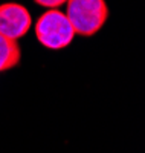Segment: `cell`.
Returning a JSON list of instances; mask_svg holds the SVG:
<instances>
[{
  "instance_id": "cell-5",
  "label": "cell",
  "mask_w": 145,
  "mask_h": 153,
  "mask_svg": "<svg viewBox=\"0 0 145 153\" xmlns=\"http://www.w3.org/2000/svg\"><path fill=\"white\" fill-rule=\"evenodd\" d=\"M34 2L43 8H47V9H57V8L63 6L67 0H34Z\"/></svg>"
},
{
  "instance_id": "cell-4",
  "label": "cell",
  "mask_w": 145,
  "mask_h": 153,
  "mask_svg": "<svg viewBox=\"0 0 145 153\" xmlns=\"http://www.w3.org/2000/svg\"><path fill=\"white\" fill-rule=\"evenodd\" d=\"M21 60V49L17 40L0 34V72H6L18 66Z\"/></svg>"
},
{
  "instance_id": "cell-2",
  "label": "cell",
  "mask_w": 145,
  "mask_h": 153,
  "mask_svg": "<svg viewBox=\"0 0 145 153\" xmlns=\"http://www.w3.org/2000/svg\"><path fill=\"white\" fill-rule=\"evenodd\" d=\"M35 37L41 46L58 51L67 48L75 38V31L64 12L47 9L35 22Z\"/></svg>"
},
{
  "instance_id": "cell-3",
  "label": "cell",
  "mask_w": 145,
  "mask_h": 153,
  "mask_svg": "<svg viewBox=\"0 0 145 153\" xmlns=\"http://www.w3.org/2000/svg\"><path fill=\"white\" fill-rule=\"evenodd\" d=\"M31 14L23 5L3 3L0 5V34L8 38L18 40L31 28Z\"/></svg>"
},
{
  "instance_id": "cell-1",
  "label": "cell",
  "mask_w": 145,
  "mask_h": 153,
  "mask_svg": "<svg viewBox=\"0 0 145 153\" xmlns=\"http://www.w3.org/2000/svg\"><path fill=\"white\" fill-rule=\"evenodd\" d=\"M66 17L69 19L75 35L92 37L105 25L109 6L105 0H67Z\"/></svg>"
}]
</instances>
